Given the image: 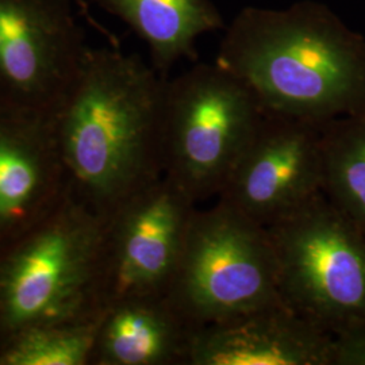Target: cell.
Returning a JSON list of instances; mask_svg holds the SVG:
<instances>
[{
	"instance_id": "cell-1",
	"label": "cell",
	"mask_w": 365,
	"mask_h": 365,
	"mask_svg": "<svg viewBox=\"0 0 365 365\" xmlns=\"http://www.w3.org/2000/svg\"><path fill=\"white\" fill-rule=\"evenodd\" d=\"M165 86L138 56L88 48L51 117L69 195L103 221L164 175Z\"/></svg>"
},
{
	"instance_id": "cell-2",
	"label": "cell",
	"mask_w": 365,
	"mask_h": 365,
	"mask_svg": "<svg viewBox=\"0 0 365 365\" xmlns=\"http://www.w3.org/2000/svg\"><path fill=\"white\" fill-rule=\"evenodd\" d=\"M215 63L268 113L319 125L365 113V38L322 3L242 9Z\"/></svg>"
},
{
	"instance_id": "cell-3",
	"label": "cell",
	"mask_w": 365,
	"mask_h": 365,
	"mask_svg": "<svg viewBox=\"0 0 365 365\" xmlns=\"http://www.w3.org/2000/svg\"><path fill=\"white\" fill-rule=\"evenodd\" d=\"M106 221L75 197L0 248V349L34 327L101 317Z\"/></svg>"
},
{
	"instance_id": "cell-4",
	"label": "cell",
	"mask_w": 365,
	"mask_h": 365,
	"mask_svg": "<svg viewBox=\"0 0 365 365\" xmlns=\"http://www.w3.org/2000/svg\"><path fill=\"white\" fill-rule=\"evenodd\" d=\"M262 115L248 86L217 63L196 64L167 80L164 176L195 205L220 195Z\"/></svg>"
},
{
	"instance_id": "cell-5",
	"label": "cell",
	"mask_w": 365,
	"mask_h": 365,
	"mask_svg": "<svg viewBox=\"0 0 365 365\" xmlns=\"http://www.w3.org/2000/svg\"><path fill=\"white\" fill-rule=\"evenodd\" d=\"M279 294L331 336L365 329V233L322 192L267 226Z\"/></svg>"
},
{
	"instance_id": "cell-6",
	"label": "cell",
	"mask_w": 365,
	"mask_h": 365,
	"mask_svg": "<svg viewBox=\"0 0 365 365\" xmlns=\"http://www.w3.org/2000/svg\"><path fill=\"white\" fill-rule=\"evenodd\" d=\"M165 297L196 329L282 303L267 227L220 200L195 209Z\"/></svg>"
},
{
	"instance_id": "cell-7",
	"label": "cell",
	"mask_w": 365,
	"mask_h": 365,
	"mask_svg": "<svg viewBox=\"0 0 365 365\" xmlns=\"http://www.w3.org/2000/svg\"><path fill=\"white\" fill-rule=\"evenodd\" d=\"M195 206L163 175L108 218L101 272L103 310L119 300L167 295Z\"/></svg>"
},
{
	"instance_id": "cell-8",
	"label": "cell",
	"mask_w": 365,
	"mask_h": 365,
	"mask_svg": "<svg viewBox=\"0 0 365 365\" xmlns=\"http://www.w3.org/2000/svg\"><path fill=\"white\" fill-rule=\"evenodd\" d=\"M87 49L72 0H0V107L52 117Z\"/></svg>"
},
{
	"instance_id": "cell-9",
	"label": "cell",
	"mask_w": 365,
	"mask_h": 365,
	"mask_svg": "<svg viewBox=\"0 0 365 365\" xmlns=\"http://www.w3.org/2000/svg\"><path fill=\"white\" fill-rule=\"evenodd\" d=\"M322 125L264 110L218 200L267 227L322 194Z\"/></svg>"
},
{
	"instance_id": "cell-10",
	"label": "cell",
	"mask_w": 365,
	"mask_h": 365,
	"mask_svg": "<svg viewBox=\"0 0 365 365\" xmlns=\"http://www.w3.org/2000/svg\"><path fill=\"white\" fill-rule=\"evenodd\" d=\"M68 195L51 118L0 107V248Z\"/></svg>"
},
{
	"instance_id": "cell-11",
	"label": "cell",
	"mask_w": 365,
	"mask_h": 365,
	"mask_svg": "<svg viewBox=\"0 0 365 365\" xmlns=\"http://www.w3.org/2000/svg\"><path fill=\"white\" fill-rule=\"evenodd\" d=\"M333 336L276 303L196 331L187 365H331Z\"/></svg>"
},
{
	"instance_id": "cell-12",
	"label": "cell",
	"mask_w": 365,
	"mask_h": 365,
	"mask_svg": "<svg viewBox=\"0 0 365 365\" xmlns=\"http://www.w3.org/2000/svg\"><path fill=\"white\" fill-rule=\"evenodd\" d=\"M197 330L167 297L119 300L103 310L91 364L187 365Z\"/></svg>"
},
{
	"instance_id": "cell-13",
	"label": "cell",
	"mask_w": 365,
	"mask_h": 365,
	"mask_svg": "<svg viewBox=\"0 0 365 365\" xmlns=\"http://www.w3.org/2000/svg\"><path fill=\"white\" fill-rule=\"evenodd\" d=\"M144 41L152 66L165 76L182 58H195L196 38L225 29L211 0H96Z\"/></svg>"
},
{
	"instance_id": "cell-14",
	"label": "cell",
	"mask_w": 365,
	"mask_h": 365,
	"mask_svg": "<svg viewBox=\"0 0 365 365\" xmlns=\"http://www.w3.org/2000/svg\"><path fill=\"white\" fill-rule=\"evenodd\" d=\"M322 192L365 233V113L322 125Z\"/></svg>"
},
{
	"instance_id": "cell-15",
	"label": "cell",
	"mask_w": 365,
	"mask_h": 365,
	"mask_svg": "<svg viewBox=\"0 0 365 365\" xmlns=\"http://www.w3.org/2000/svg\"><path fill=\"white\" fill-rule=\"evenodd\" d=\"M101 318L24 331L0 349V365L91 364Z\"/></svg>"
},
{
	"instance_id": "cell-16",
	"label": "cell",
	"mask_w": 365,
	"mask_h": 365,
	"mask_svg": "<svg viewBox=\"0 0 365 365\" xmlns=\"http://www.w3.org/2000/svg\"><path fill=\"white\" fill-rule=\"evenodd\" d=\"M331 365H365V329L333 336Z\"/></svg>"
}]
</instances>
